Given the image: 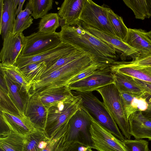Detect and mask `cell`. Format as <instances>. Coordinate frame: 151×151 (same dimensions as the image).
Instances as JSON below:
<instances>
[{
	"label": "cell",
	"mask_w": 151,
	"mask_h": 151,
	"mask_svg": "<svg viewBox=\"0 0 151 151\" xmlns=\"http://www.w3.org/2000/svg\"><path fill=\"white\" fill-rule=\"evenodd\" d=\"M63 42L90 53L96 62L102 67L111 66L117 61L119 52L83 29L76 26H61L59 32Z\"/></svg>",
	"instance_id": "obj_1"
},
{
	"label": "cell",
	"mask_w": 151,
	"mask_h": 151,
	"mask_svg": "<svg viewBox=\"0 0 151 151\" xmlns=\"http://www.w3.org/2000/svg\"><path fill=\"white\" fill-rule=\"evenodd\" d=\"M95 64H97L91 55L87 53L34 82L30 94L33 95L51 88L68 85L73 77Z\"/></svg>",
	"instance_id": "obj_2"
},
{
	"label": "cell",
	"mask_w": 151,
	"mask_h": 151,
	"mask_svg": "<svg viewBox=\"0 0 151 151\" xmlns=\"http://www.w3.org/2000/svg\"><path fill=\"white\" fill-rule=\"evenodd\" d=\"M81 101L79 96L74 95L70 98L54 103L48 108L44 131L50 140L59 138L65 135L69 121L79 108Z\"/></svg>",
	"instance_id": "obj_3"
},
{
	"label": "cell",
	"mask_w": 151,
	"mask_h": 151,
	"mask_svg": "<svg viewBox=\"0 0 151 151\" xmlns=\"http://www.w3.org/2000/svg\"><path fill=\"white\" fill-rule=\"evenodd\" d=\"M81 99L80 106L84 109L99 123L122 142L125 138L110 115L104 103L96 97L92 92L72 91Z\"/></svg>",
	"instance_id": "obj_4"
},
{
	"label": "cell",
	"mask_w": 151,
	"mask_h": 151,
	"mask_svg": "<svg viewBox=\"0 0 151 151\" xmlns=\"http://www.w3.org/2000/svg\"><path fill=\"white\" fill-rule=\"evenodd\" d=\"M103 101L106 109L126 139H130L128 119L124 109L119 91L114 83L96 90Z\"/></svg>",
	"instance_id": "obj_5"
},
{
	"label": "cell",
	"mask_w": 151,
	"mask_h": 151,
	"mask_svg": "<svg viewBox=\"0 0 151 151\" xmlns=\"http://www.w3.org/2000/svg\"><path fill=\"white\" fill-rule=\"evenodd\" d=\"M91 124L90 114L80 106L69 121L64 136V142L67 143H77L92 148L90 132Z\"/></svg>",
	"instance_id": "obj_6"
},
{
	"label": "cell",
	"mask_w": 151,
	"mask_h": 151,
	"mask_svg": "<svg viewBox=\"0 0 151 151\" xmlns=\"http://www.w3.org/2000/svg\"><path fill=\"white\" fill-rule=\"evenodd\" d=\"M107 8L91 0H85L79 19L97 29L117 37L109 22Z\"/></svg>",
	"instance_id": "obj_7"
},
{
	"label": "cell",
	"mask_w": 151,
	"mask_h": 151,
	"mask_svg": "<svg viewBox=\"0 0 151 151\" xmlns=\"http://www.w3.org/2000/svg\"><path fill=\"white\" fill-rule=\"evenodd\" d=\"M62 42L59 32L43 33L39 31L25 36L24 46L19 57L38 54L51 49Z\"/></svg>",
	"instance_id": "obj_8"
},
{
	"label": "cell",
	"mask_w": 151,
	"mask_h": 151,
	"mask_svg": "<svg viewBox=\"0 0 151 151\" xmlns=\"http://www.w3.org/2000/svg\"><path fill=\"white\" fill-rule=\"evenodd\" d=\"M90 115L91 120L90 132L92 148L98 151H127L123 142L117 138Z\"/></svg>",
	"instance_id": "obj_9"
},
{
	"label": "cell",
	"mask_w": 151,
	"mask_h": 151,
	"mask_svg": "<svg viewBox=\"0 0 151 151\" xmlns=\"http://www.w3.org/2000/svg\"><path fill=\"white\" fill-rule=\"evenodd\" d=\"M111 66L101 68L92 75L68 85L69 89L77 92H92L109 84H114V76Z\"/></svg>",
	"instance_id": "obj_10"
},
{
	"label": "cell",
	"mask_w": 151,
	"mask_h": 151,
	"mask_svg": "<svg viewBox=\"0 0 151 151\" xmlns=\"http://www.w3.org/2000/svg\"><path fill=\"white\" fill-rule=\"evenodd\" d=\"M78 49H80L62 42L57 46L38 54L25 57H19L15 65L21 69L33 63L45 62L47 66L61 57Z\"/></svg>",
	"instance_id": "obj_11"
},
{
	"label": "cell",
	"mask_w": 151,
	"mask_h": 151,
	"mask_svg": "<svg viewBox=\"0 0 151 151\" xmlns=\"http://www.w3.org/2000/svg\"><path fill=\"white\" fill-rule=\"evenodd\" d=\"M3 40L0 63L15 65L25 45V36L23 32L14 34L9 32Z\"/></svg>",
	"instance_id": "obj_12"
},
{
	"label": "cell",
	"mask_w": 151,
	"mask_h": 151,
	"mask_svg": "<svg viewBox=\"0 0 151 151\" xmlns=\"http://www.w3.org/2000/svg\"><path fill=\"white\" fill-rule=\"evenodd\" d=\"M78 24L86 31L111 45L122 54L132 58V61L137 58V51L119 38L97 29L80 20Z\"/></svg>",
	"instance_id": "obj_13"
},
{
	"label": "cell",
	"mask_w": 151,
	"mask_h": 151,
	"mask_svg": "<svg viewBox=\"0 0 151 151\" xmlns=\"http://www.w3.org/2000/svg\"><path fill=\"white\" fill-rule=\"evenodd\" d=\"M126 43L137 52L136 60L151 55V30L129 28Z\"/></svg>",
	"instance_id": "obj_14"
},
{
	"label": "cell",
	"mask_w": 151,
	"mask_h": 151,
	"mask_svg": "<svg viewBox=\"0 0 151 151\" xmlns=\"http://www.w3.org/2000/svg\"><path fill=\"white\" fill-rule=\"evenodd\" d=\"M0 110V118L9 129L23 138L36 129L25 115H17L4 109Z\"/></svg>",
	"instance_id": "obj_15"
},
{
	"label": "cell",
	"mask_w": 151,
	"mask_h": 151,
	"mask_svg": "<svg viewBox=\"0 0 151 151\" xmlns=\"http://www.w3.org/2000/svg\"><path fill=\"white\" fill-rule=\"evenodd\" d=\"M47 114L48 109L38 96L36 94L32 95L27 102L25 114L36 129L45 130Z\"/></svg>",
	"instance_id": "obj_16"
},
{
	"label": "cell",
	"mask_w": 151,
	"mask_h": 151,
	"mask_svg": "<svg viewBox=\"0 0 151 151\" xmlns=\"http://www.w3.org/2000/svg\"><path fill=\"white\" fill-rule=\"evenodd\" d=\"M19 0H0V34L3 39L12 32Z\"/></svg>",
	"instance_id": "obj_17"
},
{
	"label": "cell",
	"mask_w": 151,
	"mask_h": 151,
	"mask_svg": "<svg viewBox=\"0 0 151 151\" xmlns=\"http://www.w3.org/2000/svg\"><path fill=\"white\" fill-rule=\"evenodd\" d=\"M85 0H65L62 4L58 14L62 25L76 26L80 21L79 17Z\"/></svg>",
	"instance_id": "obj_18"
},
{
	"label": "cell",
	"mask_w": 151,
	"mask_h": 151,
	"mask_svg": "<svg viewBox=\"0 0 151 151\" xmlns=\"http://www.w3.org/2000/svg\"><path fill=\"white\" fill-rule=\"evenodd\" d=\"M128 119L131 136L136 139L147 138L151 140V121L144 117L141 111L131 114Z\"/></svg>",
	"instance_id": "obj_19"
},
{
	"label": "cell",
	"mask_w": 151,
	"mask_h": 151,
	"mask_svg": "<svg viewBox=\"0 0 151 151\" xmlns=\"http://www.w3.org/2000/svg\"><path fill=\"white\" fill-rule=\"evenodd\" d=\"M0 73L3 75L11 99L20 111L25 115L27 105L31 96L24 91L19 86L5 75Z\"/></svg>",
	"instance_id": "obj_20"
},
{
	"label": "cell",
	"mask_w": 151,
	"mask_h": 151,
	"mask_svg": "<svg viewBox=\"0 0 151 151\" xmlns=\"http://www.w3.org/2000/svg\"><path fill=\"white\" fill-rule=\"evenodd\" d=\"M35 94L38 96L48 109L54 103L70 98L74 96L68 85L51 88Z\"/></svg>",
	"instance_id": "obj_21"
},
{
	"label": "cell",
	"mask_w": 151,
	"mask_h": 151,
	"mask_svg": "<svg viewBox=\"0 0 151 151\" xmlns=\"http://www.w3.org/2000/svg\"><path fill=\"white\" fill-rule=\"evenodd\" d=\"M119 91L122 104L128 118L131 114L138 111H143L147 109V104L145 94L139 96L129 93Z\"/></svg>",
	"instance_id": "obj_22"
},
{
	"label": "cell",
	"mask_w": 151,
	"mask_h": 151,
	"mask_svg": "<svg viewBox=\"0 0 151 151\" xmlns=\"http://www.w3.org/2000/svg\"><path fill=\"white\" fill-rule=\"evenodd\" d=\"M50 140L44 131L36 129L23 138V151H42Z\"/></svg>",
	"instance_id": "obj_23"
},
{
	"label": "cell",
	"mask_w": 151,
	"mask_h": 151,
	"mask_svg": "<svg viewBox=\"0 0 151 151\" xmlns=\"http://www.w3.org/2000/svg\"><path fill=\"white\" fill-rule=\"evenodd\" d=\"M115 79L114 84L120 91L142 96L146 92L136 83L132 77L116 71H112Z\"/></svg>",
	"instance_id": "obj_24"
},
{
	"label": "cell",
	"mask_w": 151,
	"mask_h": 151,
	"mask_svg": "<svg viewBox=\"0 0 151 151\" xmlns=\"http://www.w3.org/2000/svg\"><path fill=\"white\" fill-rule=\"evenodd\" d=\"M0 68V73L5 75L19 86L24 91L31 95L30 92L32 85L27 81L20 68L15 65L1 63Z\"/></svg>",
	"instance_id": "obj_25"
},
{
	"label": "cell",
	"mask_w": 151,
	"mask_h": 151,
	"mask_svg": "<svg viewBox=\"0 0 151 151\" xmlns=\"http://www.w3.org/2000/svg\"><path fill=\"white\" fill-rule=\"evenodd\" d=\"M116 62L111 66L112 71L119 72L134 78L151 83V67L123 66L118 64Z\"/></svg>",
	"instance_id": "obj_26"
},
{
	"label": "cell",
	"mask_w": 151,
	"mask_h": 151,
	"mask_svg": "<svg viewBox=\"0 0 151 151\" xmlns=\"http://www.w3.org/2000/svg\"><path fill=\"white\" fill-rule=\"evenodd\" d=\"M23 138L10 130L0 132V147L3 151H23Z\"/></svg>",
	"instance_id": "obj_27"
},
{
	"label": "cell",
	"mask_w": 151,
	"mask_h": 151,
	"mask_svg": "<svg viewBox=\"0 0 151 151\" xmlns=\"http://www.w3.org/2000/svg\"><path fill=\"white\" fill-rule=\"evenodd\" d=\"M133 11L137 19L144 20L151 17V0H123Z\"/></svg>",
	"instance_id": "obj_28"
},
{
	"label": "cell",
	"mask_w": 151,
	"mask_h": 151,
	"mask_svg": "<svg viewBox=\"0 0 151 151\" xmlns=\"http://www.w3.org/2000/svg\"><path fill=\"white\" fill-rule=\"evenodd\" d=\"M107 10L109 22L116 37L126 43L128 28L121 17L116 14L110 8L107 7Z\"/></svg>",
	"instance_id": "obj_29"
},
{
	"label": "cell",
	"mask_w": 151,
	"mask_h": 151,
	"mask_svg": "<svg viewBox=\"0 0 151 151\" xmlns=\"http://www.w3.org/2000/svg\"><path fill=\"white\" fill-rule=\"evenodd\" d=\"M52 0H29L26 6L32 12L31 16L34 19L42 18L47 14L52 8Z\"/></svg>",
	"instance_id": "obj_30"
},
{
	"label": "cell",
	"mask_w": 151,
	"mask_h": 151,
	"mask_svg": "<svg viewBox=\"0 0 151 151\" xmlns=\"http://www.w3.org/2000/svg\"><path fill=\"white\" fill-rule=\"evenodd\" d=\"M87 53H88L81 49H78L61 57L53 63L47 66L46 69L40 78L47 75L53 71L78 58Z\"/></svg>",
	"instance_id": "obj_31"
},
{
	"label": "cell",
	"mask_w": 151,
	"mask_h": 151,
	"mask_svg": "<svg viewBox=\"0 0 151 151\" xmlns=\"http://www.w3.org/2000/svg\"><path fill=\"white\" fill-rule=\"evenodd\" d=\"M58 13L47 14L42 18L39 23L38 31L43 33H52L60 26L61 22Z\"/></svg>",
	"instance_id": "obj_32"
},
{
	"label": "cell",
	"mask_w": 151,
	"mask_h": 151,
	"mask_svg": "<svg viewBox=\"0 0 151 151\" xmlns=\"http://www.w3.org/2000/svg\"><path fill=\"white\" fill-rule=\"evenodd\" d=\"M47 67L46 63L42 62L33 63L20 69L27 81L32 86L34 82L40 78Z\"/></svg>",
	"instance_id": "obj_33"
},
{
	"label": "cell",
	"mask_w": 151,
	"mask_h": 151,
	"mask_svg": "<svg viewBox=\"0 0 151 151\" xmlns=\"http://www.w3.org/2000/svg\"><path fill=\"white\" fill-rule=\"evenodd\" d=\"M32 12L26 6L17 16L12 33L16 34L23 32L33 23V19L31 16Z\"/></svg>",
	"instance_id": "obj_34"
},
{
	"label": "cell",
	"mask_w": 151,
	"mask_h": 151,
	"mask_svg": "<svg viewBox=\"0 0 151 151\" xmlns=\"http://www.w3.org/2000/svg\"><path fill=\"white\" fill-rule=\"evenodd\" d=\"M0 109L5 110L14 114L23 116L7 93L0 89Z\"/></svg>",
	"instance_id": "obj_35"
},
{
	"label": "cell",
	"mask_w": 151,
	"mask_h": 151,
	"mask_svg": "<svg viewBox=\"0 0 151 151\" xmlns=\"http://www.w3.org/2000/svg\"><path fill=\"white\" fill-rule=\"evenodd\" d=\"M123 142L127 151H150L149 142L145 140L125 139Z\"/></svg>",
	"instance_id": "obj_36"
},
{
	"label": "cell",
	"mask_w": 151,
	"mask_h": 151,
	"mask_svg": "<svg viewBox=\"0 0 151 151\" xmlns=\"http://www.w3.org/2000/svg\"><path fill=\"white\" fill-rule=\"evenodd\" d=\"M104 67H102L97 64H94L73 77L69 81L68 85L84 79L95 73Z\"/></svg>",
	"instance_id": "obj_37"
},
{
	"label": "cell",
	"mask_w": 151,
	"mask_h": 151,
	"mask_svg": "<svg viewBox=\"0 0 151 151\" xmlns=\"http://www.w3.org/2000/svg\"><path fill=\"white\" fill-rule=\"evenodd\" d=\"M88 147L77 143H66L64 142V137L60 151H85Z\"/></svg>",
	"instance_id": "obj_38"
},
{
	"label": "cell",
	"mask_w": 151,
	"mask_h": 151,
	"mask_svg": "<svg viewBox=\"0 0 151 151\" xmlns=\"http://www.w3.org/2000/svg\"><path fill=\"white\" fill-rule=\"evenodd\" d=\"M64 135L58 139L50 140L46 147L42 151H57Z\"/></svg>",
	"instance_id": "obj_39"
},
{
	"label": "cell",
	"mask_w": 151,
	"mask_h": 151,
	"mask_svg": "<svg viewBox=\"0 0 151 151\" xmlns=\"http://www.w3.org/2000/svg\"><path fill=\"white\" fill-rule=\"evenodd\" d=\"M147 104V109L144 111H141L143 116L151 121V94L146 93L144 95Z\"/></svg>",
	"instance_id": "obj_40"
},
{
	"label": "cell",
	"mask_w": 151,
	"mask_h": 151,
	"mask_svg": "<svg viewBox=\"0 0 151 151\" xmlns=\"http://www.w3.org/2000/svg\"><path fill=\"white\" fill-rule=\"evenodd\" d=\"M134 79L136 83L146 93L151 94V83L134 78Z\"/></svg>",
	"instance_id": "obj_41"
},
{
	"label": "cell",
	"mask_w": 151,
	"mask_h": 151,
	"mask_svg": "<svg viewBox=\"0 0 151 151\" xmlns=\"http://www.w3.org/2000/svg\"><path fill=\"white\" fill-rule=\"evenodd\" d=\"M0 87V89L3 90L6 93H8V90L3 75L1 73Z\"/></svg>",
	"instance_id": "obj_42"
},
{
	"label": "cell",
	"mask_w": 151,
	"mask_h": 151,
	"mask_svg": "<svg viewBox=\"0 0 151 151\" xmlns=\"http://www.w3.org/2000/svg\"><path fill=\"white\" fill-rule=\"evenodd\" d=\"M25 0H19L18 7H17L16 12V14L17 15L23 10L22 9Z\"/></svg>",
	"instance_id": "obj_43"
},
{
	"label": "cell",
	"mask_w": 151,
	"mask_h": 151,
	"mask_svg": "<svg viewBox=\"0 0 151 151\" xmlns=\"http://www.w3.org/2000/svg\"><path fill=\"white\" fill-rule=\"evenodd\" d=\"M92 148L91 147H88V148L87 149V151H93L92 149Z\"/></svg>",
	"instance_id": "obj_44"
},
{
	"label": "cell",
	"mask_w": 151,
	"mask_h": 151,
	"mask_svg": "<svg viewBox=\"0 0 151 151\" xmlns=\"http://www.w3.org/2000/svg\"><path fill=\"white\" fill-rule=\"evenodd\" d=\"M61 144H60L57 151H60V147H61Z\"/></svg>",
	"instance_id": "obj_45"
},
{
	"label": "cell",
	"mask_w": 151,
	"mask_h": 151,
	"mask_svg": "<svg viewBox=\"0 0 151 151\" xmlns=\"http://www.w3.org/2000/svg\"><path fill=\"white\" fill-rule=\"evenodd\" d=\"M0 151H3L2 150H1V149H0Z\"/></svg>",
	"instance_id": "obj_46"
}]
</instances>
